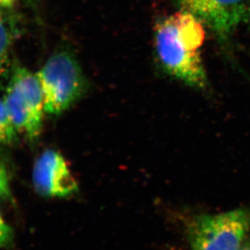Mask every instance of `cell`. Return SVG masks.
Here are the masks:
<instances>
[{"instance_id":"obj_5","label":"cell","mask_w":250,"mask_h":250,"mask_svg":"<svg viewBox=\"0 0 250 250\" xmlns=\"http://www.w3.org/2000/svg\"><path fill=\"white\" fill-rule=\"evenodd\" d=\"M33 182L37 192L44 197H67L77 190V181L64 158L53 149L44 151L37 159Z\"/></svg>"},{"instance_id":"obj_10","label":"cell","mask_w":250,"mask_h":250,"mask_svg":"<svg viewBox=\"0 0 250 250\" xmlns=\"http://www.w3.org/2000/svg\"><path fill=\"white\" fill-rule=\"evenodd\" d=\"M9 32L7 30L2 16L0 12V70L7 58V51L9 48Z\"/></svg>"},{"instance_id":"obj_12","label":"cell","mask_w":250,"mask_h":250,"mask_svg":"<svg viewBox=\"0 0 250 250\" xmlns=\"http://www.w3.org/2000/svg\"><path fill=\"white\" fill-rule=\"evenodd\" d=\"M15 0H0V6L11 7L14 3Z\"/></svg>"},{"instance_id":"obj_7","label":"cell","mask_w":250,"mask_h":250,"mask_svg":"<svg viewBox=\"0 0 250 250\" xmlns=\"http://www.w3.org/2000/svg\"><path fill=\"white\" fill-rule=\"evenodd\" d=\"M11 82L19 89L34 116L42 121V114L45 111L43 92L37 74H33L23 67H17Z\"/></svg>"},{"instance_id":"obj_3","label":"cell","mask_w":250,"mask_h":250,"mask_svg":"<svg viewBox=\"0 0 250 250\" xmlns=\"http://www.w3.org/2000/svg\"><path fill=\"white\" fill-rule=\"evenodd\" d=\"M37 76L43 92L44 111L51 115H59L69 108L86 87L79 63L67 52L51 56Z\"/></svg>"},{"instance_id":"obj_8","label":"cell","mask_w":250,"mask_h":250,"mask_svg":"<svg viewBox=\"0 0 250 250\" xmlns=\"http://www.w3.org/2000/svg\"><path fill=\"white\" fill-rule=\"evenodd\" d=\"M10 196L9 179L7 168L0 158V202ZM12 229L5 221L0 212V246H7L12 241Z\"/></svg>"},{"instance_id":"obj_9","label":"cell","mask_w":250,"mask_h":250,"mask_svg":"<svg viewBox=\"0 0 250 250\" xmlns=\"http://www.w3.org/2000/svg\"><path fill=\"white\" fill-rule=\"evenodd\" d=\"M16 129L5 105L4 100L0 99V142L10 144L17 138Z\"/></svg>"},{"instance_id":"obj_1","label":"cell","mask_w":250,"mask_h":250,"mask_svg":"<svg viewBox=\"0 0 250 250\" xmlns=\"http://www.w3.org/2000/svg\"><path fill=\"white\" fill-rule=\"evenodd\" d=\"M205 37L203 22L185 10L158 22L154 46L164 71L189 86L205 88L207 78L201 56Z\"/></svg>"},{"instance_id":"obj_2","label":"cell","mask_w":250,"mask_h":250,"mask_svg":"<svg viewBox=\"0 0 250 250\" xmlns=\"http://www.w3.org/2000/svg\"><path fill=\"white\" fill-rule=\"evenodd\" d=\"M250 231V209L192 218L187 231L191 250H241Z\"/></svg>"},{"instance_id":"obj_11","label":"cell","mask_w":250,"mask_h":250,"mask_svg":"<svg viewBox=\"0 0 250 250\" xmlns=\"http://www.w3.org/2000/svg\"><path fill=\"white\" fill-rule=\"evenodd\" d=\"M174 1H176L177 2V4L181 7V9L185 10L187 8L188 6L190 4V3H192L194 0H174Z\"/></svg>"},{"instance_id":"obj_6","label":"cell","mask_w":250,"mask_h":250,"mask_svg":"<svg viewBox=\"0 0 250 250\" xmlns=\"http://www.w3.org/2000/svg\"><path fill=\"white\" fill-rule=\"evenodd\" d=\"M3 100L17 132H23L30 139L39 137L42 121L34 116L19 89L12 82L7 88Z\"/></svg>"},{"instance_id":"obj_13","label":"cell","mask_w":250,"mask_h":250,"mask_svg":"<svg viewBox=\"0 0 250 250\" xmlns=\"http://www.w3.org/2000/svg\"><path fill=\"white\" fill-rule=\"evenodd\" d=\"M241 250H250V242L244 244Z\"/></svg>"},{"instance_id":"obj_4","label":"cell","mask_w":250,"mask_h":250,"mask_svg":"<svg viewBox=\"0 0 250 250\" xmlns=\"http://www.w3.org/2000/svg\"><path fill=\"white\" fill-rule=\"evenodd\" d=\"M185 11L194 15L218 36L228 39L250 19V0H194Z\"/></svg>"}]
</instances>
